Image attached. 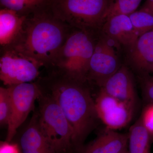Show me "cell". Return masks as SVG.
<instances>
[{
    "label": "cell",
    "instance_id": "1",
    "mask_svg": "<svg viewBox=\"0 0 153 153\" xmlns=\"http://www.w3.org/2000/svg\"><path fill=\"white\" fill-rule=\"evenodd\" d=\"M50 94L65 115L73 132V149L79 151L95 127L98 116L87 83L54 71L46 79Z\"/></svg>",
    "mask_w": 153,
    "mask_h": 153
},
{
    "label": "cell",
    "instance_id": "2",
    "mask_svg": "<svg viewBox=\"0 0 153 153\" xmlns=\"http://www.w3.org/2000/svg\"><path fill=\"white\" fill-rule=\"evenodd\" d=\"M72 29L56 18L47 7L28 16L20 37L12 46L44 66L52 67Z\"/></svg>",
    "mask_w": 153,
    "mask_h": 153
},
{
    "label": "cell",
    "instance_id": "3",
    "mask_svg": "<svg viewBox=\"0 0 153 153\" xmlns=\"http://www.w3.org/2000/svg\"><path fill=\"white\" fill-rule=\"evenodd\" d=\"M100 33L73 28L52 67L55 71L88 82L89 64Z\"/></svg>",
    "mask_w": 153,
    "mask_h": 153
},
{
    "label": "cell",
    "instance_id": "4",
    "mask_svg": "<svg viewBox=\"0 0 153 153\" xmlns=\"http://www.w3.org/2000/svg\"><path fill=\"white\" fill-rule=\"evenodd\" d=\"M110 0H50L47 8L72 28L99 33L106 20Z\"/></svg>",
    "mask_w": 153,
    "mask_h": 153
},
{
    "label": "cell",
    "instance_id": "5",
    "mask_svg": "<svg viewBox=\"0 0 153 153\" xmlns=\"http://www.w3.org/2000/svg\"><path fill=\"white\" fill-rule=\"evenodd\" d=\"M38 99V124L42 133L57 153L70 152L73 132L60 107L50 94L42 93Z\"/></svg>",
    "mask_w": 153,
    "mask_h": 153
},
{
    "label": "cell",
    "instance_id": "6",
    "mask_svg": "<svg viewBox=\"0 0 153 153\" xmlns=\"http://www.w3.org/2000/svg\"><path fill=\"white\" fill-rule=\"evenodd\" d=\"M44 64L14 46L1 48L0 79L4 85L32 82Z\"/></svg>",
    "mask_w": 153,
    "mask_h": 153
},
{
    "label": "cell",
    "instance_id": "7",
    "mask_svg": "<svg viewBox=\"0 0 153 153\" xmlns=\"http://www.w3.org/2000/svg\"><path fill=\"white\" fill-rule=\"evenodd\" d=\"M121 46L100 31L91 59L87 80L101 88L122 66Z\"/></svg>",
    "mask_w": 153,
    "mask_h": 153
},
{
    "label": "cell",
    "instance_id": "8",
    "mask_svg": "<svg viewBox=\"0 0 153 153\" xmlns=\"http://www.w3.org/2000/svg\"><path fill=\"white\" fill-rule=\"evenodd\" d=\"M12 104V113L7 125V141L11 142L17 130L32 111L36 99L42 94L41 85L25 82L7 86Z\"/></svg>",
    "mask_w": 153,
    "mask_h": 153
},
{
    "label": "cell",
    "instance_id": "9",
    "mask_svg": "<svg viewBox=\"0 0 153 153\" xmlns=\"http://www.w3.org/2000/svg\"><path fill=\"white\" fill-rule=\"evenodd\" d=\"M94 102L99 119L108 130L123 128L131 121L134 108L105 93L101 88Z\"/></svg>",
    "mask_w": 153,
    "mask_h": 153
},
{
    "label": "cell",
    "instance_id": "10",
    "mask_svg": "<svg viewBox=\"0 0 153 153\" xmlns=\"http://www.w3.org/2000/svg\"><path fill=\"white\" fill-rule=\"evenodd\" d=\"M125 49L126 61L138 76L153 73V30L139 36L132 46Z\"/></svg>",
    "mask_w": 153,
    "mask_h": 153
},
{
    "label": "cell",
    "instance_id": "11",
    "mask_svg": "<svg viewBox=\"0 0 153 153\" xmlns=\"http://www.w3.org/2000/svg\"><path fill=\"white\" fill-rule=\"evenodd\" d=\"M100 88L135 109L137 100L136 92L133 76L127 66L122 65Z\"/></svg>",
    "mask_w": 153,
    "mask_h": 153
},
{
    "label": "cell",
    "instance_id": "12",
    "mask_svg": "<svg viewBox=\"0 0 153 153\" xmlns=\"http://www.w3.org/2000/svg\"><path fill=\"white\" fill-rule=\"evenodd\" d=\"M101 31L124 49L132 46L139 37L127 15H116L108 18Z\"/></svg>",
    "mask_w": 153,
    "mask_h": 153
},
{
    "label": "cell",
    "instance_id": "13",
    "mask_svg": "<svg viewBox=\"0 0 153 153\" xmlns=\"http://www.w3.org/2000/svg\"><path fill=\"white\" fill-rule=\"evenodd\" d=\"M28 16L16 11L3 8L0 10V45L1 48L14 45L22 34Z\"/></svg>",
    "mask_w": 153,
    "mask_h": 153
},
{
    "label": "cell",
    "instance_id": "14",
    "mask_svg": "<svg viewBox=\"0 0 153 153\" xmlns=\"http://www.w3.org/2000/svg\"><path fill=\"white\" fill-rule=\"evenodd\" d=\"M128 134L108 130L97 137L79 153H121L127 150Z\"/></svg>",
    "mask_w": 153,
    "mask_h": 153
},
{
    "label": "cell",
    "instance_id": "15",
    "mask_svg": "<svg viewBox=\"0 0 153 153\" xmlns=\"http://www.w3.org/2000/svg\"><path fill=\"white\" fill-rule=\"evenodd\" d=\"M20 145L23 153H57L41 131L38 124V115L36 114L22 134Z\"/></svg>",
    "mask_w": 153,
    "mask_h": 153
},
{
    "label": "cell",
    "instance_id": "16",
    "mask_svg": "<svg viewBox=\"0 0 153 153\" xmlns=\"http://www.w3.org/2000/svg\"><path fill=\"white\" fill-rule=\"evenodd\" d=\"M152 137L140 120L132 126L128 134V153H149Z\"/></svg>",
    "mask_w": 153,
    "mask_h": 153
},
{
    "label": "cell",
    "instance_id": "17",
    "mask_svg": "<svg viewBox=\"0 0 153 153\" xmlns=\"http://www.w3.org/2000/svg\"><path fill=\"white\" fill-rule=\"evenodd\" d=\"M50 0H0L3 8L16 11L22 16H28L47 7Z\"/></svg>",
    "mask_w": 153,
    "mask_h": 153
},
{
    "label": "cell",
    "instance_id": "18",
    "mask_svg": "<svg viewBox=\"0 0 153 153\" xmlns=\"http://www.w3.org/2000/svg\"><path fill=\"white\" fill-rule=\"evenodd\" d=\"M129 16L139 36L153 30V11L150 9L143 6Z\"/></svg>",
    "mask_w": 153,
    "mask_h": 153
},
{
    "label": "cell",
    "instance_id": "19",
    "mask_svg": "<svg viewBox=\"0 0 153 153\" xmlns=\"http://www.w3.org/2000/svg\"><path fill=\"white\" fill-rule=\"evenodd\" d=\"M142 0H110L106 20L118 15H130L137 11Z\"/></svg>",
    "mask_w": 153,
    "mask_h": 153
},
{
    "label": "cell",
    "instance_id": "20",
    "mask_svg": "<svg viewBox=\"0 0 153 153\" xmlns=\"http://www.w3.org/2000/svg\"><path fill=\"white\" fill-rule=\"evenodd\" d=\"M12 104L8 87L0 88V123L8 125L12 115Z\"/></svg>",
    "mask_w": 153,
    "mask_h": 153
},
{
    "label": "cell",
    "instance_id": "21",
    "mask_svg": "<svg viewBox=\"0 0 153 153\" xmlns=\"http://www.w3.org/2000/svg\"><path fill=\"white\" fill-rule=\"evenodd\" d=\"M143 96L148 103H153V76L150 74L138 76Z\"/></svg>",
    "mask_w": 153,
    "mask_h": 153
},
{
    "label": "cell",
    "instance_id": "22",
    "mask_svg": "<svg viewBox=\"0 0 153 153\" xmlns=\"http://www.w3.org/2000/svg\"><path fill=\"white\" fill-rule=\"evenodd\" d=\"M142 123L153 137V103H148L143 110L140 119Z\"/></svg>",
    "mask_w": 153,
    "mask_h": 153
},
{
    "label": "cell",
    "instance_id": "23",
    "mask_svg": "<svg viewBox=\"0 0 153 153\" xmlns=\"http://www.w3.org/2000/svg\"><path fill=\"white\" fill-rule=\"evenodd\" d=\"M0 153H19L18 146L6 141L1 142Z\"/></svg>",
    "mask_w": 153,
    "mask_h": 153
},
{
    "label": "cell",
    "instance_id": "24",
    "mask_svg": "<svg viewBox=\"0 0 153 153\" xmlns=\"http://www.w3.org/2000/svg\"><path fill=\"white\" fill-rule=\"evenodd\" d=\"M144 6L153 11V0H146Z\"/></svg>",
    "mask_w": 153,
    "mask_h": 153
},
{
    "label": "cell",
    "instance_id": "25",
    "mask_svg": "<svg viewBox=\"0 0 153 153\" xmlns=\"http://www.w3.org/2000/svg\"></svg>",
    "mask_w": 153,
    "mask_h": 153
}]
</instances>
